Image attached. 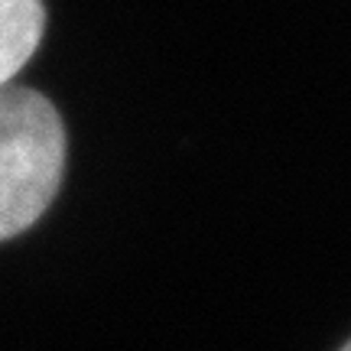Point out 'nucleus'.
I'll return each mask as SVG.
<instances>
[{
	"mask_svg": "<svg viewBox=\"0 0 351 351\" xmlns=\"http://www.w3.org/2000/svg\"><path fill=\"white\" fill-rule=\"evenodd\" d=\"M65 127L33 88H0V241L39 221L59 192Z\"/></svg>",
	"mask_w": 351,
	"mask_h": 351,
	"instance_id": "f257e3e1",
	"label": "nucleus"
},
{
	"mask_svg": "<svg viewBox=\"0 0 351 351\" xmlns=\"http://www.w3.org/2000/svg\"><path fill=\"white\" fill-rule=\"evenodd\" d=\"M46 26L43 0H0V88L36 52Z\"/></svg>",
	"mask_w": 351,
	"mask_h": 351,
	"instance_id": "f03ea898",
	"label": "nucleus"
},
{
	"mask_svg": "<svg viewBox=\"0 0 351 351\" xmlns=\"http://www.w3.org/2000/svg\"><path fill=\"white\" fill-rule=\"evenodd\" d=\"M341 351H351V341H348V345H345V348H341Z\"/></svg>",
	"mask_w": 351,
	"mask_h": 351,
	"instance_id": "7ed1b4c3",
	"label": "nucleus"
}]
</instances>
